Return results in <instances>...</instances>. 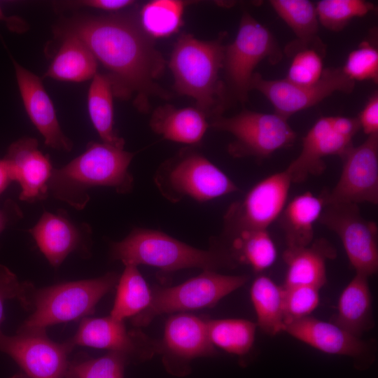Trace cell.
I'll return each mask as SVG.
<instances>
[{"instance_id":"obj_1","label":"cell","mask_w":378,"mask_h":378,"mask_svg":"<svg viewBox=\"0 0 378 378\" xmlns=\"http://www.w3.org/2000/svg\"><path fill=\"white\" fill-rule=\"evenodd\" d=\"M53 33L78 37L106 69L113 96L132 100L139 111H148L151 97H170L157 83L166 61L134 15L76 13L60 19Z\"/></svg>"},{"instance_id":"obj_2","label":"cell","mask_w":378,"mask_h":378,"mask_svg":"<svg viewBox=\"0 0 378 378\" xmlns=\"http://www.w3.org/2000/svg\"><path fill=\"white\" fill-rule=\"evenodd\" d=\"M134 154L104 142L90 141L85 151L66 165L53 167L49 193L77 210L90 201L89 190L108 187L118 194L130 192L134 178L129 171Z\"/></svg>"},{"instance_id":"obj_3","label":"cell","mask_w":378,"mask_h":378,"mask_svg":"<svg viewBox=\"0 0 378 378\" xmlns=\"http://www.w3.org/2000/svg\"><path fill=\"white\" fill-rule=\"evenodd\" d=\"M110 258L124 265H146L167 272L188 268L217 271L237 266L218 239L212 240L209 249H200L162 231L141 227L112 242Z\"/></svg>"},{"instance_id":"obj_4","label":"cell","mask_w":378,"mask_h":378,"mask_svg":"<svg viewBox=\"0 0 378 378\" xmlns=\"http://www.w3.org/2000/svg\"><path fill=\"white\" fill-rule=\"evenodd\" d=\"M225 47L220 40L205 41L183 34L169 59L175 90L192 98L207 117L220 115L225 104V89L220 79Z\"/></svg>"},{"instance_id":"obj_5","label":"cell","mask_w":378,"mask_h":378,"mask_svg":"<svg viewBox=\"0 0 378 378\" xmlns=\"http://www.w3.org/2000/svg\"><path fill=\"white\" fill-rule=\"evenodd\" d=\"M115 272L94 279H83L31 289L26 311L29 316L20 326L43 328L68 321L83 319L94 312L100 300L118 284Z\"/></svg>"},{"instance_id":"obj_6","label":"cell","mask_w":378,"mask_h":378,"mask_svg":"<svg viewBox=\"0 0 378 378\" xmlns=\"http://www.w3.org/2000/svg\"><path fill=\"white\" fill-rule=\"evenodd\" d=\"M154 182L161 195L173 203L187 197L206 202L239 190L221 169L190 148L162 163L155 172Z\"/></svg>"},{"instance_id":"obj_7","label":"cell","mask_w":378,"mask_h":378,"mask_svg":"<svg viewBox=\"0 0 378 378\" xmlns=\"http://www.w3.org/2000/svg\"><path fill=\"white\" fill-rule=\"evenodd\" d=\"M250 276L225 275L202 270L199 275L173 286H157L151 290L148 307L131 318L136 328L148 326L156 316L214 307L226 295L244 286Z\"/></svg>"},{"instance_id":"obj_8","label":"cell","mask_w":378,"mask_h":378,"mask_svg":"<svg viewBox=\"0 0 378 378\" xmlns=\"http://www.w3.org/2000/svg\"><path fill=\"white\" fill-rule=\"evenodd\" d=\"M209 125L234 137L227 150L230 155L237 158L263 159L291 146L296 139L288 119L275 113L244 110L231 117H214Z\"/></svg>"},{"instance_id":"obj_9","label":"cell","mask_w":378,"mask_h":378,"mask_svg":"<svg viewBox=\"0 0 378 378\" xmlns=\"http://www.w3.org/2000/svg\"><path fill=\"white\" fill-rule=\"evenodd\" d=\"M282 52L271 31L249 13H244L232 43L225 47L223 68L235 98L248 99L255 68L263 59L278 63Z\"/></svg>"},{"instance_id":"obj_10","label":"cell","mask_w":378,"mask_h":378,"mask_svg":"<svg viewBox=\"0 0 378 378\" xmlns=\"http://www.w3.org/2000/svg\"><path fill=\"white\" fill-rule=\"evenodd\" d=\"M46 329L20 327L13 335L0 331V352L9 356L29 378H65L74 346L50 340Z\"/></svg>"},{"instance_id":"obj_11","label":"cell","mask_w":378,"mask_h":378,"mask_svg":"<svg viewBox=\"0 0 378 378\" xmlns=\"http://www.w3.org/2000/svg\"><path fill=\"white\" fill-rule=\"evenodd\" d=\"M318 221L340 237L356 273L370 277L377 272V226L363 217L358 204H325Z\"/></svg>"},{"instance_id":"obj_12","label":"cell","mask_w":378,"mask_h":378,"mask_svg":"<svg viewBox=\"0 0 378 378\" xmlns=\"http://www.w3.org/2000/svg\"><path fill=\"white\" fill-rule=\"evenodd\" d=\"M292 182L287 172L270 175L256 183L239 201L230 205L223 216V236L245 230H267L286 206Z\"/></svg>"},{"instance_id":"obj_13","label":"cell","mask_w":378,"mask_h":378,"mask_svg":"<svg viewBox=\"0 0 378 378\" xmlns=\"http://www.w3.org/2000/svg\"><path fill=\"white\" fill-rule=\"evenodd\" d=\"M355 82L342 68L324 69L321 78L310 85H300L284 79L268 80L260 74L253 75L251 89L262 94L272 104L275 113L288 119L294 113L309 108L336 92L351 93Z\"/></svg>"},{"instance_id":"obj_14","label":"cell","mask_w":378,"mask_h":378,"mask_svg":"<svg viewBox=\"0 0 378 378\" xmlns=\"http://www.w3.org/2000/svg\"><path fill=\"white\" fill-rule=\"evenodd\" d=\"M342 169L330 191L320 197L323 204L367 202L378 204V134L359 146H351L341 156Z\"/></svg>"},{"instance_id":"obj_15","label":"cell","mask_w":378,"mask_h":378,"mask_svg":"<svg viewBox=\"0 0 378 378\" xmlns=\"http://www.w3.org/2000/svg\"><path fill=\"white\" fill-rule=\"evenodd\" d=\"M159 344L164 368L178 377L190 374L192 360L217 354L209 336L207 318L186 312L173 314L168 318Z\"/></svg>"},{"instance_id":"obj_16","label":"cell","mask_w":378,"mask_h":378,"mask_svg":"<svg viewBox=\"0 0 378 378\" xmlns=\"http://www.w3.org/2000/svg\"><path fill=\"white\" fill-rule=\"evenodd\" d=\"M69 341L75 347L88 346L125 354L131 363H140L159 354L158 340L140 329L128 330L124 321L110 315L101 318L85 317Z\"/></svg>"},{"instance_id":"obj_17","label":"cell","mask_w":378,"mask_h":378,"mask_svg":"<svg viewBox=\"0 0 378 378\" xmlns=\"http://www.w3.org/2000/svg\"><path fill=\"white\" fill-rule=\"evenodd\" d=\"M28 232L50 265L57 268L71 253L90 254L92 228L72 219L64 209L44 211Z\"/></svg>"},{"instance_id":"obj_18","label":"cell","mask_w":378,"mask_h":378,"mask_svg":"<svg viewBox=\"0 0 378 378\" xmlns=\"http://www.w3.org/2000/svg\"><path fill=\"white\" fill-rule=\"evenodd\" d=\"M284 331L322 352L354 358L359 368L371 363L370 344L333 323L309 316L286 323Z\"/></svg>"},{"instance_id":"obj_19","label":"cell","mask_w":378,"mask_h":378,"mask_svg":"<svg viewBox=\"0 0 378 378\" xmlns=\"http://www.w3.org/2000/svg\"><path fill=\"white\" fill-rule=\"evenodd\" d=\"M33 137L21 138L10 145L4 158L12 181L21 188L19 198L34 203L47 198L53 167L48 155L38 149Z\"/></svg>"},{"instance_id":"obj_20","label":"cell","mask_w":378,"mask_h":378,"mask_svg":"<svg viewBox=\"0 0 378 378\" xmlns=\"http://www.w3.org/2000/svg\"><path fill=\"white\" fill-rule=\"evenodd\" d=\"M10 57L26 112L44 138L45 144L57 150L70 152L74 144L61 129L53 104L41 78L18 63L11 55Z\"/></svg>"},{"instance_id":"obj_21","label":"cell","mask_w":378,"mask_h":378,"mask_svg":"<svg viewBox=\"0 0 378 378\" xmlns=\"http://www.w3.org/2000/svg\"><path fill=\"white\" fill-rule=\"evenodd\" d=\"M351 146V140L333 130L330 116L321 117L303 137L299 155L285 171L292 183H302L310 176L323 173L326 169L324 158L330 155L340 157Z\"/></svg>"},{"instance_id":"obj_22","label":"cell","mask_w":378,"mask_h":378,"mask_svg":"<svg viewBox=\"0 0 378 378\" xmlns=\"http://www.w3.org/2000/svg\"><path fill=\"white\" fill-rule=\"evenodd\" d=\"M336 250L326 239H316L308 246L284 251L287 265L282 286H309L321 289L327 281L326 262L336 257Z\"/></svg>"},{"instance_id":"obj_23","label":"cell","mask_w":378,"mask_h":378,"mask_svg":"<svg viewBox=\"0 0 378 378\" xmlns=\"http://www.w3.org/2000/svg\"><path fill=\"white\" fill-rule=\"evenodd\" d=\"M207 116L197 108H176L165 104L157 108L150 120V127L156 134L172 141L195 145L210 127Z\"/></svg>"},{"instance_id":"obj_24","label":"cell","mask_w":378,"mask_h":378,"mask_svg":"<svg viewBox=\"0 0 378 378\" xmlns=\"http://www.w3.org/2000/svg\"><path fill=\"white\" fill-rule=\"evenodd\" d=\"M368 278L356 273L340 296L332 322L358 337L374 325Z\"/></svg>"},{"instance_id":"obj_25","label":"cell","mask_w":378,"mask_h":378,"mask_svg":"<svg viewBox=\"0 0 378 378\" xmlns=\"http://www.w3.org/2000/svg\"><path fill=\"white\" fill-rule=\"evenodd\" d=\"M323 202L310 192L295 197L281 212L279 219L287 248L309 245L314 239V225L318 220Z\"/></svg>"},{"instance_id":"obj_26","label":"cell","mask_w":378,"mask_h":378,"mask_svg":"<svg viewBox=\"0 0 378 378\" xmlns=\"http://www.w3.org/2000/svg\"><path fill=\"white\" fill-rule=\"evenodd\" d=\"M57 38L62 43L43 78L76 83L92 79L97 73L98 62L88 46L71 34Z\"/></svg>"},{"instance_id":"obj_27","label":"cell","mask_w":378,"mask_h":378,"mask_svg":"<svg viewBox=\"0 0 378 378\" xmlns=\"http://www.w3.org/2000/svg\"><path fill=\"white\" fill-rule=\"evenodd\" d=\"M227 240H219L237 265H247L255 272L271 267L276 259V248L267 230H245Z\"/></svg>"},{"instance_id":"obj_28","label":"cell","mask_w":378,"mask_h":378,"mask_svg":"<svg viewBox=\"0 0 378 378\" xmlns=\"http://www.w3.org/2000/svg\"><path fill=\"white\" fill-rule=\"evenodd\" d=\"M250 295L257 317V327L270 336L284 331L283 287L260 274L253 281Z\"/></svg>"},{"instance_id":"obj_29","label":"cell","mask_w":378,"mask_h":378,"mask_svg":"<svg viewBox=\"0 0 378 378\" xmlns=\"http://www.w3.org/2000/svg\"><path fill=\"white\" fill-rule=\"evenodd\" d=\"M113 97L109 78L106 74L97 73L88 93L90 120L102 142L124 148L125 140L114 129Z\"/></svg>"},{"instance_id":"obj_30","label":"cell","mask_w":378,"mask_h":378,"mask_svg":"<svg viewBox=\"0 0 378 378\" xmlns=\"http://www.w3.org/2000/svg\"><path fill=\"white\" fill-rule=\"evenodd\" d=\"M116 285V294L110 316L117 320L132 318L144 309L151 301V290L138 269L126 264Z\"/></svg>"},{"instance_id":"obj_31","label":"cell","mask_w":378,"mask_h":378,"mask_svg":"<svg viewBox=\"0 0 378 378\" xmlns=\"http://www.w3.org/2000/svg\"><path fill=\"white\" fill-rule=\"evenodd\" d=\"M285 52L291 57L286 80L295 84L310 85L321 78L326 47L319 37L309 41L295 39L287 45Z\"/></svg>"},{"instance_id":"obj_32","label":"cell","mask_w":378,"mask_h":378,"mask_svg":"<svg viewBox=\"0 0 378 378\" xmlns=\"http://www.w3.org/2000/svg\"><path fill=\"white\" fill-rule=\"evenodd\" d=\"M207 328L214 346L241 356L253 347L257 325L243 318H207Z\"/></svg>"},{"instance_id":"obj_33","label":"cell","mask_w":378,"mask_h":378,"mask_svg":"<svg viewBox=\"0 0 378 378\" xmlns=\"http://www.w3.org/2000/svg\"><path fill=\"white\" fill-rule=\"evenodd\" d=\"M186 3L179 0H155L145 4L140 12V24L151 38L168 37L182 24Z\"/></svg>"},{"instance_id":"obj_34","label":"cell","mask_w":378,"mask_h":378,"mask_svg":"<svg viewBox=\"0 0 378 378\" xmlns=\"http://www.w3.org/2000/svg\"><path fill=\"white\" fill-rule=\"evenodd\" d=\"M270 4L278 15L302 41L318 37L319 22L315 5L308 0H271Z\"/></svg>"},{"instance_id":"obj_35","label":"cell","mask_w":378,"mask_h":378,"mask_svg":"<svg viewBox=\"0 0 378 378\" xmlns=\"http://www.w3.org/2000/svg\"><path fill=\"white\" fill-rule=\"evenodd\" d=\"M130 363L129 358L118 352L108 351L97 358L80 354L69 360L65 378H124Z\"/></svg>"},{"instance_id":"obj_36","label":"cell","mask_w":378,"mask_h":378,"mask_svg":"<svg viewBox=\"0 0 378 378\" xmlns=\"http://www.w3.org/2000/svg\"><path fill=\"white\" fill-rule=\"evenodd\" d=\"M315 6L319 24L332 31L342 30L353 18L374 10L373 4L363 0H321Z\"/></svg>"},{"instance_id":"obj_37","label":"cell","mask_w":378,"mask_h":378,"mask_svg":"<svg viewBox=\"0 0 378 378\" xmlns=\"http://www.w3.org/2000/svg\"><path fill=\"white\" fill-rule=\"evenodd\" d=\"M351 80L358 81L378 80V50L370 41H362L347 56L341 67Z\"/></svg>"},{"instance_id":"obj_38","label":"cell","mask_w":378,"mask_h":378,"mask_svg":"<svg viewBox=\"0 0 378 378\" xmlns=\"http://www.w3.org/2000/svg\"><path fill=\"white\" fill-rule=\"evenodd\" d=\"M282 287L285 324L310 316L319 304L320 289L316 287Z\"/></svg>"},{"instance_id":"obj_39","label":"cell","mask_w":378,"mask_h":378,"mask_svg":"<svg viewBox=\"0 0 378 378\" xmlns=\"http://www.w3.org/2000/svg\"><path fill=\"white\" fill-rule=\"evenodd\" d=\"M34 286L29 281L20 282L7 267L0 264V331L4 320V304L9 300H17L26 309L29 293Z\"/></svg>"},{"instance_id":"obj_40","label":"cell","mask_w":378,"mask_h":378,"mask_svg":"<svg viewBox=\"0 0 378 378\" xmlns=\"http://www.w3.org/2000/svg\"><path fill=\"white\" fill-rule=\"evenodd\" d=\"M132 0H78L55 1V10L62 11L66 9L88 7L106 11H116L134 4Z\"/></svg>"},{"instance_id":"obj_41","label":"cell","mask_w":378,"mask_h":378,"mask_svg":"<svg viewBox=\"0 0 378 378\" xmlns=\"http://www.w3.org/2000/svg\"><path fill=\"white\" fill-rule=\"evenodd\" d=\"M360 127L368 136L378 134V94L368 99L357 118Z\"/></svg>"},{"instance_id":"obj_42","label":"cell","mask_w":378,"mask_h":378,"mask_svg":"<svg viewBox=\"0 0 378 378\" xmlns=\"http://www.w3.org/2000/svg\"><path fill=\"white\" fill-rule=\"evenodd\" d=\"M23 218L20 206L13 200L8 199L0 208V235L5 229Z\"/></svg>"},{"instance_id":"obj_43","label":"cell","mask_w":378,"mask_h":378,"mask_svg":"<svg viewBox=\"0 0 378 378\" xmlns=\"http://www.w3.org/2000/svg\"><path fill=\"white\" fill-rule=\"evenodd\" d=\"M330 122L337 134L351 141L360 128L356 118L330 116Z\"/></svg>"},{"instance_id":"obj_44","label":"cell","mask_w":378,"mask_h":378,"mask_svg":"<svg viewBox=\"0 0 378 378\" xmlns=\"http://www.w3.org/2000/svg\"><path fill=\"white\" fill-rule=\"evenodd\" d=\"M0 22H4L10 31L18 34L24 33L29 29V24L24 19L17 15H6L1 6Z\"/></svg>"},{"instance_id":"obj_45","label":"cell","mask_w":378,"mask_h":378,"mask_svg":"<svg viewBox=\"0 0 378 378\" xmlns=\"http://www.w3.org/2000/svg\"><path fill=\"white\" fill-rule=\"evenodd\" d=\"M13 181L6 160L0 159V195Z\"/></svg>"},{"instance_id":"obj_46","label":"cell","mask_w":378,"mask_h":378,"mask_svg":"<svg viewBox=\"0 0 378 378\" xmlns=\"http://www.w3.org/2000/svg\"><path fill=\"white\" fill-rule=\"evenodd\" d=\"M10 378H29V377H28L24 373L21 372H18V373L13 374Z\"/></svg>"}]
</instances>
